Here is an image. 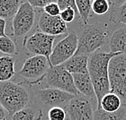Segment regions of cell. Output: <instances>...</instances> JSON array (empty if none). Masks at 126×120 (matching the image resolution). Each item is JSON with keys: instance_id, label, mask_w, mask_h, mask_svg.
<instances>
[{"instance_id": "7", "label": "cell", "mask_w": 126, "mask_h": 120, "mask_svg": "<svg viewBox=\"0 0 126 120\" xmlns=\"http://www.w3.org/2000/svg\"><path fill=\"white\" fill-rule=\"evenodd\" d=\"M78 48V35L75 31L70 30L68 35L60 40L49 56L51 66L63 65L65 61L73 57Z\"/></svg>"}, {"instance_id": "9", "label": "cell", "mask_w": 126, "mask_h": 120, "mask_svg": "<svg viewBox=\"0 0 126 120\" xmlns=\"http://www.w3.org/2000/svg\"><path fill=\"white\" fill-rule=\"evenodd\" d=\"M36 13L28 1L22 2L18 11L12 19L14 36L22 37L28 34L35 23Z\"/></svg>"}, {"instance_id": "11", "label": "cell", "mask_w": 126, "mask_h": 120, "mask_svg": "<svg viewBox=\"0 0 126 120\" xmlns=\"http://www.w3.org/2000/svg\"><path fill=\"white\" fill-rule=\"evenodd\" d=\"M70 120H94V110L87 98L74 97L66 107Z\"/></svg>"}, {"instance_id": "15", "label": "cell", "mask_w": 126, "mask_h": 120, "mask_svg": "<svg viewBox=\"0 0 126 120\" xmlns=\"http://www.w3.org/2000/svg\"><path fill=\"white\" fill-rule=\"evenodd\" d=\"M108 43L110 53H126V27H120L114 31Z\"/></svg>"}, {"instance_id": "19", "label": "cell", "mask_w": 126, "mask_h": 120, "mask_svg": "<svg viewBox=\"0 0 126 120\" xmlns=\"http://www.w3.org/2000/svg\"><path fill=\"white\" fill-rule=\"evenodd\" d=\"M94 120H126V103H122L121 108L113 113L96 109L94 111Z\"/></svg>"}, {"instance_id": "25", "label": "cell", "mask_w": 126, "mask_h": 120, "mask_svg": "<svg viewBox=\"0 0 126 120\" xmlns=\"http://www.w3.org/2000/svg\"><path fill=\"white\" fill-rule=\"evenodd\" d=\"M44 12L50 16H59L61 14V10L57 2L53 1L44 8Z\"/></svg>"}, {"instance_id": "32", "label": "cell", "mask_w": 126, "mask_h": 120, "mask_svg": "<svg viewBox=\"0 0 126 120\" xmlns=\"http://www.w3.org/2000/svg\"><path fill=\"white\" fill-rule=\"evenodd\" d=\"M6 120H11V119H10V118H8L7 119H6Z\"/></svg>"}, {"instance_id": "1", "label": "cell", "mask_w": 126, "mask_h": 120, "mask_svg": "<svg viewBox=\"0 0 126 120\" xmlns=\"http://www.w3.org/2000/svg\"><path fill=\"white\" fill-rule=\"evenodd\" d=\"M122 53H106L96 51L89 56L88 72L92 81L96 98V109H100V102L105 94L110 92L108 66L111 58Z\"/></svg>"}, {"instance_id": "8", "label": "cell", "mask_w": 126, "mask_h": 120, "mask_svg": "<svg viewBox=\"0 0 126 120\" xmlns=\"http://www.w3.org/2000/svg\"><path fill=\"white\" fill-rule=\"evenodd\" d=\"M55 39V36H48L41 31H37L32 35L25 37L24 47L28 53L33 54L34 56H45L49 61Z\"/></svg>"}, {"instance_id": "29", "label": "cell", "mask_w": 126, "mask_h": 120, "mask_svg": "<svg viewBox=\"0 0 126 120\" xmlns=\"http://www.w3.org/2000/svg\"><path fill=\"white\" fill-rule=\"evenodd\" d=\"M51 2H53L52 0H31V1H28V2L33 8H45Z\"/></svg>"}, {"instance_id": "20", "label": "cell", "mask_w": 126, "mask_h": 120, "mask_svg": "<svg viewBox=\"0 0 126 120\" xmlns=\"http://www.w3.org/2000/svg\"><path fill=\"white\" fill-rule=\"evenodd\" d=\"M77 10L79 16L81 17L83 25L89 24V16L92 10V0H76Z\"/></svg>"}, {"instance_id": "18", "label": "cell", "mask_w": 126, "mask_h": 120, "mask_svg": "<svg viewBox=\"0 0 126 120\" xmlns=\"http://www.w3.org/2000/svg\"><path fill=\"white\" fill-rule=\"evenodd\" d=\"M21 2L18 0H0V19H13Z\"/></svg>"}, {"instance_id": "3", "label": "cell", "mask_w": 126, "mask_h": 120, "mask_svg": "<svg viewBox=\"0 0 126 120\" xmlns=\"http://www.w3.org/2000/svg\"><path fill=\"white\" fill-rule=\"evenodd\" d=\"M31 94L20 84L12 81L0 82V103L9 116L29 107Z\"/></svg>"}, {"instance_id": "10", "label": "cell", "mask_w": 126, "mask_h": 120, "mask_svg": "<svg viewBox=\"0 0 126 120\" xmlns=\"http://www.w3.org/2000/svg\"><path fill=\"white\" fill-rule=\"evenodd\" d=\"M35 97L45 107L50 108L62 107L65 109L75 96L54 88H45L37 90L35 92Z\"/></svg>"}, {"instance_id": "12", "label": "cell", "mask_w": 126, "mask_h": 120, "mask_svg": "<svg viewBox=\"0 0 126 120\" xmlns=\"http://www.w3.org/2000/svg\"><path fill=\"white\" fill-rule=\"evenodd\" d=\"M38 27L41 32L55 37L64 35L68 31L66 24L61 19V17L50 16L45 12L40 16Z\"/></svg>"}, {"instance_id": "23", "label": "cell", "mask_w": 126, "mask_h": 120, "mask_svg": "<svg viewBox=\"0 0 126 120\" xmlns=\"http://www.w3.org/2000/svg\"><path fill=\"white\" fill-rule=\"evenodd\" d=\"M92 11L99 15H105L110 9V3L107 0H94L92 2Z\"/></svg>"}, {"instance_id": "26", "label": "cell", "mask_w": 126, "mask_h": 120, "mask_svg": "<svg viewBox=\"0 0 126 120\" xmlns=\"http://www.w3.org/2000/svg\"><path fill=\"white\" fill-rule=\"evenodd\" d=\"M75 15H76L75 11L73 9H71V8H67V9L62 11L59 16L66 24V23H70L74 21V19H75Z\"/></svg>"}, {"instance_id": "2", "label": "cell", "mask_w": 126, "mask_h": 120, "mask_svg": "<svg viewBox=\"0 0 126 120\" xmlns=\"http://www.w3.org/2000/svg\"><path fill=\"white\" fill-rule=\"evenodd\" d=\"M108 37L109 31L101 24L83 25L78 35V48L74 56H91L104 46Z\"/></svg>"}, {"instance_id": "28", "label": "cell", "mask_w": 126, "mask_h": 120, "mask_svg": "<svg viewBox=\"0 0 126 120\" xmlns=\"http://www.w3.org/2000/svg\"><path fill=\"white\" fill-rule=\"evenodd\" d=\"M116 19L126 25V1L121 2L116 11Z\"/></svg>"}, {"instance_id": "30", "label": "cell", "mask_w": 126, "mask_h": 120, "mask_svg": "<svg viewBox=\"0 0 126 120\" xmlns=\"http://www.w3.org/2000/svg\"><path fill=\"white\" fill-rule=\"evenodd\" d=\"M6 20L3 19H0V37H4L7 36L5 32V29H6Z\"/></svg>"}, {"instance_id": "5", "label": "cell", "mask_w": 126, "mask_h": 120, "mask_svg": "<svg viewBox=\"0 0 126 120\" xmlns=\"http://www.w3.org/2000/svg\"><path fill=\"white\" fill-rule=\"evenodd\" d=\"M45 78L46 88H54L75 97L79 96V93L74 85L72 74L65 69L63 65L50 66Z\"/></svg>"}, {"instance_id": "22", "label": "cell", "mask_w": 126, "mask_h": 120, "mask_svg": "<svg viewBox=\"0 0 126 120\" xmlns=\"http://www.w3.org/2000/svg\"><path fill=\"white\" fill-rule=\"evenodd\" d=\"M37 112L34 108L28 107L18 111L10 117L11 120H36Z\"/></svg>"}, {"instance_id": "16", "label": "cell", "mask_w": 126, "mask_h": 120, "mask_svg": "<svg viewBox=\"0 0 126 120\" xmlns=\"http://www.w3.org/2000/svg\"><path fill=\"white\" fill-rule=\"evenodd\" d=\"M16 74L15 60L11 56L0 57V82L9 81Z\"/></svg>"}, {"instance_id": "31", "label": "cell", "mask_w": 126, "mask_h": 120, "mask_svg": "<svg viewBox=\"0 0 126 120\" xmlns=\"http://www.w3.org/2000/svg\"><path fill=\"white\" fill-rule=\"evenodd\" d=\"M8 113L7 110H5V108L2 107L0 103V120H6L8 119Z\"/></svg>"}, {"instance_id": "6", "label": "cell", "mask_w": 126, "mask_h": 120, "mask_svg": "<svg viewBox=\"0 0 126 120\" xmlns=\"http://www.w3.org/2000/svg\"><path fill=\"white\" fill-rule=\"evenodd\" d=\"M50 66L49 61L46 57L33 56L24 62L19 75L31 84L38 83L45 77Z\"/></svg>"}, {"instance_id": "21", "label": "cell", "mask_w": 126, "mask_h": 120, "mask_svg": "<svg viewBox=\"0 0 126 120\" xmlns=\"http://www.w3.org/2000/svg\"><path fill=\"white\" fill-rule=\"evenodd\" d=\"M0 52L5 55L10 56L17 53L16 45L10 37H0Z\"/></svg>"}, {"instance_id": "24", "label": "cell", "mask_w": 126, "mask_h": 120, "mask_svg": "<svg viewBox=\"0 0 126 120\" xmlns=\"http://www.w3.org/2000/svg\"><path fill=\"white\" fill-rule=\"evenodd\" d=\"M66 111L62 107H53L48 111V120H65Z\"/></svg>"}, {"instance_id": "27", "label": "cell", "mask_w": 126, "mask_h": 120, "mask_svg": "<svg viewBox=\"0 0 126 120\" xmlns=\"http://www.w3.org/2000/svg\"><path fill=\"white\" fill-rule=\"evenodd\" d=\"M57 3L59 6L61 11L67 9V8H71L75 11L76 14H79L78 10H77L76 2L74 0H58V1H57Z\"/></svg>"}, {"instance_id": "13", "label": "cell", "mask_w": 126, "mask_h": 120, "mask_svg": "<svg viewBox=\"0 0 126 120\" xmlns=\"http://www.w3.org/2000/svg\"><path fill=\"white\" fill-rule=\"evenodd\" d=\"M74 83L79 93L89 98L95 97L94 86L89 73L82 74H74Z\"/></svg>"}, {"instance_id": "14", "label": "cell", "mask_w": 126, "mask_h": 120, "mask_svg": "<svg viewBox=\"0 0 126 120\" xmlns=\"http://www.w3.org/2000/svg\"><path fill=\"white\" fill-rule=\"evenodd\" d=\"M88 60L87 56H74L63 64V66L70 73L82 74L88 73Z\"/></svg>"}, {"instance_id": "4", "label": "cell", "mask_w": 126, "mask_h": 120, "mask_svg": "<svg viewBox=\"0 0 126 120\" xmlns=\"http://www.w3.org/2000/svg\"><path fill=\"white\" fill-rule=\"evenodd\" d=\"M110 93H116L126 103V53L111 58L108 66Z\"/></svg>"}, {"instance_id": "17", "label": "cell", "mask_w": 126, "mask_h": 120, "mask_svg": "<svg viewBox=\"0 0 126 120\" xmlns=\"http://www.w3.org/2000/svg\"><path fill=\"white\" fill-rule=\"evenodd\" d=\"M121 98L116 93H108L103 97L100 102V109L108 113H113L118 110L122 106Z\"/></svg>"}]
</instances>
